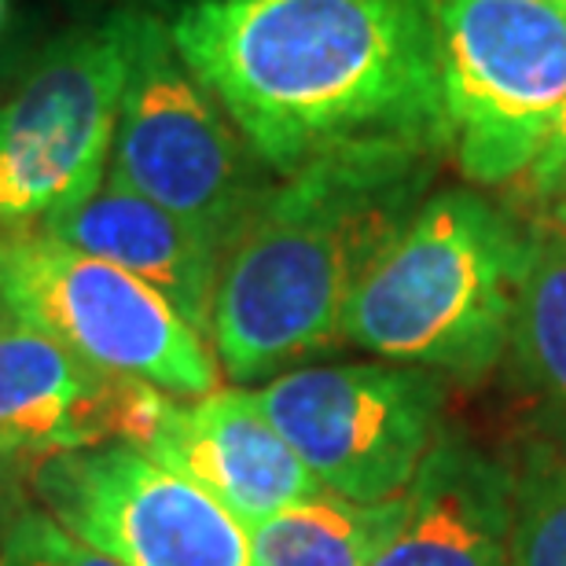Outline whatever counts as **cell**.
I'll list each match as a JSON object with an SVG mask.
<instances>
[{
	"mask_svg": "<svg viewBox=\"0 0 566 566\" xmlns=\"http://www.w3.org/2000/svg\"><path fill=\"white\" fill-rule=\"evenodd\" d=\"M166 22L276 180L343 155H449L441 0H188Z\"/></svg>",
	"mask_w": 566,
	"mask_h": 566,
	"instance_id": "obj_1",
	"label": "cell"
},
{
	"mask_svg": "<svg viewBox=\"0 0 566 566\" xmlns=\"http://www.w3.org/2000/svg\"><path fill=\"white\" fill-rule=\"evenodd\" d=\"M438 166L371 151L280 177L221 258L210 313L221 376L262 387L343 343L360 276L420 210Z\"/></svg>",
	"mask_w": 566,
	"mask_h": 566,
	"instance_id": "obj_2",
	"label": "cell"
},
{
	"mask_svg": "<svg viewBox=\"0 0 566 566\" xmlns=\"http://www.w3.org/2000/svg\"><path fill=\"white\" fill-rule=\"evenodd\" d=\"M530 224L474 188L430 191L346 305L343 343L390 365L479 379L512 343Z\"/></svg>",
	"mask_w": 566,
	"mask_h": 566,
	"instance_id": "obj_3",
	"label": "cell"
},
{
	"mask_svg": "<svg viewBox=\"0 0 566 566\" xmlns=\"http://www.w3.org/2000/svg\"><path fill=\"white\" fill-rule=\"evenodd\" d=\"M122 19L126 77L107 174L191 224L224 258L276 177L180 60L169 22L126 0Z\"/></svg>",
	"mask_w": 566,
	"mask_h": 566,
	"instance_id": "obj_4",
	"label": "cell"
},
{
	"mask_svg": "<svg viewBox=\"0 0 566 566\" xmlns=\"http://www.w3.org/2000/svg\"><path fill=\"white\" fill-rule=\"evenodd\" d=\"M126 77L122 0L66 22L0 96V243L38 235L104 185Z\"/></svg>",
	"mask_w": 566,
	"mask_h": 566,
	"instance_id": "obj_5",
	"label": "cell"
},
{
	"mask_svg": "<svg viewBox=\"0 0 566 566\" xmlns=\"http://www.w3.org/2000/svg\"><path fill=\"white\" fill-rule=\"evenodd\" d=\"M0 310L107 376L169 398L221 390L210 338L163 294L44 232L0 243Z\"/></svg>",
	"mask_w": 566,
	"mask_h": 566,
	"instance_id": "obj_6",
	"label": "cell"
},
{
	"mask_svg": "<svg viewBox=\"0 0 566 566\" xmlns=\"http://www.w3.org/2000/svg\"><path fill=\"white\" fill-rule=\"evenodd\" d=\"M441 88L460 174L515 185L566 111V0H441Z\"/></svg>",
	"mask_w": 566,
	"mask_h": 566,
	"instance_id": "obj_7",
	"label": "cell"
},
{
	"mask_svg": "<svg viewBox=\"0 0 566 566\" xmlns=\"http://www.w3.org/2000/svg\"><path fill=\"white\" fill-rule=\"evenodd\" d=\"M254 394L310 479L354 504L401 496L441 438V379L423 368L298 365Z\"/></svg>",
	"mask_w": 566,
	"mask_h": 566,
	"instance_id": "obj_8",
	"label": "cell"
},
{
	"mask_svg": "<svg viewBox=\"0 0 566 566\" xmlns=\"http://www.w3.org/2000/svg\"><path fill=\"white\" fill-rule=\"evenodd\" d=\"M44 515L115 566H258L229 507L126 441L55 452L27 468Z\"/></svg>",
	"mask_w": 566,
	"mask_h": 566,
	"instance_id": "obj_9",
	"label": "cell"
},
{
	"mask_svg": "<svg viewBox=\"0 0 566 566\" xmlns=\"http://www.w3.org/2000/svg\"><path fill=\"white\" fill-rule=\"evenodd\" d=\"M118 441L199 485L243 526L321 493L247 387H221L207 398L133 387Z\"/></svg>",
	"mask_w": 566,
	"mask_h": 566,
	"instance_id": "obj_10",
	"label": "cell"
},
{
	"mask_svg": "<svg viewBox=\"0 0 566 566\" xmlns=\"http://www.w3.org/2000/svg\"><path fill=\"white\" fill-rule=\"evenodd\" d=\"M133 387L0 310V463L118 441Z\"/></svg>",
	"mask_w": 566,
	"mask_h": 566,
	"instance_id": "obj_11",
	"label": "cell"
},
{
	"mask_svg": "<svg viewBox=\"0 0 566 566\" xmlns=\"http://www.w3.org/2000/svg\"><path fill=\"white\" fill-rule=\"evenodd\" d=\"M515 471L441 430L371 566H507Z\"/></svg>",
	"mask_w": 566,
	"mask_h": 566,
	"instance_id": "obj_12",
	"label": "cell"
},
{
	"mask_svg": "<svg viewBox=\"0 0 566 566\" xmlns=\"http://www.w3.org/2000/svg\"><path fill=\"white\" fill-rule=\"evenodd\" d=\"M44 235L126 269L129 276L163 294L199 335L210 338L221 251L122 180L107 174L82 207L52 221Z\"/></svg>",
	"mask_w": 566,
	"mask_h": 566,
	"instance_id": "obj_13",
	"label": "cell"
},
{
	"mask_svg": "<svg viewBox=\"0 0 566 566\" xmlns=\"http://www.w3.org/2000/svg\"><path fill=\"white\" fill-rule=\"evenodd\" d=\"M507 349L534 405L537 441L566 457V207L541 210L530 224L526 273Z\"/></svg>",
	"mask_w": 566,
	"mask_h": 566,
	"instance_id": "obj_14",
	"label": "cell"
},
{
	"mask_svg": "<svg viewBox=\"0 0 566 566\" xmlns=\"http://www.w3.org/2000/svg\"><path fill=\"white\" fill-rule=\"evenodd\" d=\"M405 496V493H401ZM401 496L387 504H354L335 493L305 501L262 518L251 530L258 566H371L379 545L401 515Z\"/></svg>",
	"mask_w": 566,
	"mask_h": 566,
	"instance_id": "obj_15",
	"label": "cell"
},
{
	"mask_svg": "<svg viewBox=\"0 0 566 566\" xmlns=\"http://www.w3.org/2000/svg\"><path fill=\"white\" fill-rule=\"evenodd\" d=\"M507 566H566V457L545 441L526 446L515 471Z\"/></svg>",
	"mask_w": 566,
	"mask_h": 566,
	"instance_id": "obj_16",
	"label": "cell"
},
{
	"mask_svg": "<svg viewBox=\"0 0 566 566\" xmlns=\"http://www.w3.org/2000/svg\"><path fill=\"white\" fill-rule=\"evenodd\" d=\"M0 566H115V563L104 559L93 548H85L82 541L66 534L41 507L27 504L15 523H11L4 545H0Z\"/></svg>",
	"mask_w": 566,
	"mask_h": 566,
	"instance_id": "obj_17",
	"label": "cell"
},
{
	"mask_svg": "<svg viewBox=\"0 0 566 566\" xmlns=\"http://www.w3.org/2000/svg\"><path fill=\"white\" fill-rule=\"evenodd\" d=\"M515 185H523V196L537 202L541 210L566 207V111L559 115L556 129L548 133L545 147H541L537 158Z\"/></svg>",
	"mask_w": 566,
	"mask_h": 566,
	"instance_id": "obj_18",
	"label": "cell"
},
{
	"mask_svg": "<svg viewBox=\"0 0 566 566\" xmlns=\"http://www.w3.org/2000/svg\"><path fill=\"white\" fill-rule=\"evenodd\" d=\"M27 468H11V463H0V545H4L11 523L19 518V512L27 507Z\"/></svg>",
	"mask_w": 566,
	"mask_h": 566,
	"instance_id": "obj_19",
	"label": "cell"
},
{
	"mask_svg": "<svg viewBox=\"0 0 566 566\" xmlns=\"http://www.w3.org/2000/svg\"><path fill=\"white\" fill-rule=\"evenodd\" d=\"M52 4L63 11L66 22H96L115 8V0H52Z\"/></svg>",
	"mask_w": 566,
	"mask_h": 566,
	"instance_id": "obj_20",
	"label": "cell"
},
{
	"mask_svg": "<svg viewBox=\"0 0 566 566\" xmlns=\"http://www.w3.org/2000/svg\"><path fill=\"white\" fill-rule=\"evenodd\" d=\"M126 4H137V8H144V11H155V15L169 19L177 8H185L188 0H126Z\"/></svg>",
	"mask_w": 566,
	"mask_h": 566,
	"instance_id": "obj_21",
	"label": "cell"
}]
</instances>
